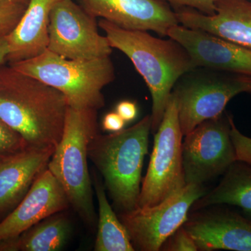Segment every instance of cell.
Instances as JSON below:
<instances>
[{
  "instance_id": "cell-2",
  "label": "cell",
  "mask_w": 251,
  "mask_h": 251,
  "mask_svg": "<svg viewBox=\"0 0 251 251\" xmlns=\"http://www.w3.org/2000/svg\"><path fill=\"white\" fill-rule=\"evenodd\" d=\"M99 24L112 49L125 54L146 82L152 98L151 130L156 131L176 82L196 69L191 56L171 38L163 40L147 31L124 29L104 19Z\"/></svg>"
},
{
  "instance_id": "cell-14",
  "label": "cell",
  "mask_w": 251,
  "mask_h": 251,
  "mask_svg": "<svg viewBox=\"0 0 251 251\" xmlns=\"http://www.w3.org/2000/svg\"><path fill=\"white\" fill-rule=\"evenodd\" d=\"M198 250L251 251V221L227 210L193 216L183 225Z\"/></svg>"
},
{
  "instance_id": "cell-23",
  "label": "cell",
  "mask_w": 251,
  "mask_h": 251,
  "mask_svg": "<svg viewBox=\"0 0 251 251\" xmlns=\"http://www.w3.org/2000/svg\"><path fill=\"white\" fill-rule=\"evenodd\" d=\"M27 6L11 5L0 7V34H8L16 27Z\"/></svg>"
},
{
  "instance_id": "cell-6",
  "label": "cell",
  "mask_w": 251,
  "mask_h": 251,
  "mask_svg": "<svg viewBox=\"0 0 251 251\" xmlns=\"http://www.w3.org/2000/svg\"><path fill=\"white\" fill-rule=\"evenodd\" d=\"M202 69L186 73L173 91L184 136L202 122L223 115L229 100L238 94H251V77Z\"/></svg>"
},
{
  "instance_id": "cell-8",
  "label": "cell",
  "mask_w": 251,
  "mask_h": 251,
  "mask_svg": "<svg viewBox=\"0 0 251 251\" xmlns=\"http://www.w3.org/2000/svg\"><path fill=\"white\" fill-rule=\"evenodd\" d=\"M204 194L202 185L186 184L159 204L121 213L120 220L135 250L159 251L187 221L190 208Z\"/></svg>"
},
{
  "instance_id": "cell-5",
  "label": "cell",
  "mask_w": 251,
  "mask_h": 251,
  "mask_svg": "<svg viewBox=\"0 0 251 251\" xmlns=\"http://www.w3.org/2000/svg\"><path fill=\"white\" fill-rule=\"evenodd\" d=\"M62 92L69 107L98 110L105 105L102 91L115 79L110 56L88 60L63 57L47 50L34 58L10 64Z\"/></svg>"
},
{
  "instance_id": "cell-18",
  "label": "cell",
  "mask_w": 251,
  "mask_h": 251,
  "mask_svg": "<svg viewBox=\"0 0 251 251\" xmlns=\"http://www.w3.org/2000/svg\"><path fill=\"white\" fill-rule=\"evenodd\" d=\"M72 226L58 213L43 220L18 237L0 242V251H57L67 244Z\"/></svg>"
},
{
  "instance_id": "cell-9",
  "label": "cell",
  "mask_w": 251,
  "mask_h": 251,
  "mask_svg": "<svg viewBox=\"0 0 251 251\" xmlns=\"http://www.w3.org/2000/svg\"><path fill=\"white\" fill-rule=\"evenodd\" d=\"M182 143L186 184L202 185L237 161L230 137V117L224 114L200 124Z\"/></svg>"
},
{
  "instance_id": "cell-4",
  "label": "cell",
  "mask_w": 251,
  "mask_h": 251,
  "mask_svg": "<svg viewBox=\"0 0 251 251\" xmlns=\"http://www.w3.org/2000/svg\"><path fill=\"white\" fill-rule=\"evenodd\" d=\"M97 110L69 107L62 138L48 169L62 185L70 205L87 226L97 221L88 168V148L97 130Z\"/></svg>"
},
{
  "instance_id": "cell-16",
  "label": "cell",
  "mask_w": 251,
  "mask_h": 251,
  "mask_svg": "<svg viewBox=\"0 0 251 251\" xmlns=\"http://www.w3.org/2000/svg\"><path fill=\"white\" fill-rule=\"evenodd\" d=\"M55 148L27 147L0 158V211L18 205L36 178L47 168Z\"/></svg>"
},
{
  "instance_id": "cell-21",
  "label": "cell",
  "mask_w": 251,
  "mask_h": 251,
  "mask_svg": "<svg viewBox=\"0 0 251 251\" xmlns=\"http://www.w3.org/2000/svg\"><path fill=\"white\" fill-rule=\"evenodd\" d=\"M27 147L21 135L0 120V158L20 152Z\"/></svg>"
},
{
  "instance_id": "cell-7",
  "label": "cell",
  "mask_w": 251,
  "mask_h": 251,
  "mask_svg": "<svg viewBox=\"0 0 251 251\" xmlns=\"http://www.w3.org/2000/svg\"><path fill=\"white\" fill-rule=\"evenodd\" d=\"M183 137L177 103L172 92L154 136L148 171L140 188L139 207L159 204L186 186Z\"/></svg>"
},
{
  "instance_id": "cell-15",
  "label": "cell",
  "mask_w": 251,
  "mask_h": 251,
  "mask_svg": "<svg viewBox=\"0 0 251 251\" xmlns=\"http://www.w3.org/2000/svg\"><path fill=\"white\" fill-rule=\"evenodd\" d=\"M179 24L251 49V1L219 0L215 14L206 15L193 10L175 12Z\"/></svg>"
},
{
  "instance_id": "cell-25",
  "label": "cell",
  "mask_w": 251,
  "mask_h": 251,
  "mask_svg": "<svg viewBox=\"0 0 251 251\" xmlns=\"http://www.w3.org/2000/svg\"><path fill=\"white\" fill-rule=\"evenodd\" d=\"M178 6H188L206 15H213L216 12V3L219 0H162Z\"/></svg>"
},
{
  "instance_id": "cell-24",
  "label": "cell",
  "mask_w": 251,
  "mask_h": 251,
  "mask_svg": "<svg viewBox=\"0 0 251 251\" xmlns=\"http://www.w3.org/2000/svg\"><path fill=\"white\" fill-rule=\"evenodd\" d=\"M168 243H165L164 251H198L194 239L186 229L180 227L171 237Z\"/></svg>"
},
{
  "instance_id": "cell-28",
  "label": "cell",
  "mask_w": 251,
  "mask_h": 251,
  "mask_svg": "<svg viewBox=\"0 0 251 251\" xmlns=\"http://www.w3.org/2000/svg\"><path fill=\"white\" fill-rule=\"evenodd\" d=\"M6 36V34H0V66L3 65L7 61L9 54V45Z\"/></svg>"
},
{
  "instance_id": "cell-1",
  "label": "cell",
  "mask_w": 251,
  "mask_h": 251,
  "mask_svg": "<svg viewBox=\"0 0 251 251\" xmlns=\"http://www.w3.org/2000/svg\"><path fill=\"white\" fill-rule=\"evenodd\" d=\"M69 107L62 92L11 66H0V120L28 146L55 148Z\"/></svg>"
},
{
  "instance_id": "cell-29",
  "label": "cell",
  "mask_w": 251,
  "mask_h": 251,
  "mask_svg": "<svg viewBox=\"0 0 251 251\" xmlns=\"http://www.w3.org/2000/svg\"><path fill=\"white\" fill-rule=\"evenodd\" d=\"M30 0H0V7L1 6H11V5H22L27 6Z\"/></svg>"
},
{
  "instance_id": "cell-10",
  "label": "cell",
  "mask_w": 251,
  "mask_h": 251,
  "mask_svg": "<svg viewBox=\"0 0 251 251\" xmlns=\"http://www.w3.org/2000/svg\"><path fill=\"white\" fill-rule=\"evenodd\" d=\"M48 50L67 59L88 60L110 56L106 36L99 34L96 18L74 0H57L49 23Z\"/></svg>"
},
{
  "instance_id": "cell-22",
  "label": "cell",
  "mask_w": 251,
  "mask_h": 251,
  "mask_svg": "<svg viewBox=\"0 0 251 251\" xmlns=\"http://www.w3.org/2000/svg\"><path fill=\"white\" fill-rule=\"evenodd\" d=\"M230 137L238 161L251 165V138L242 134L230 117Z\"/></svg>"
},
{
  "instance_id": "cell-26",
  "label": "cell",
  "mask_w": 251,
  "mask_h": 251,
  "mask_svg": "<svg viewBox=\"0 0 251 251\" xmlns=\"http://www.w3.org/2000/svg\"><path fill=\"white\" fill-rule=\"evenodd\" d=\"M126 122L117 112H110L106 114L102 121L104 130L115 133L124 129Z\"/></svg>"
},
{
  "instance_id": "cell-13",
  "label": "cell",
  "mask_w": 251,
  "mask_h": 251,
  "mask_svg": "<svg viewBox=\"0 0 251 251\" xmlns=\"http://www.w3.org/2000/svg\"><path fill=\"white\" fill-rule=\"evenodd\" d=\"M70 206L62 185L46 168L14 211L0 222V242L18 237L34 225Z\"/></svg>"
},
{
  "instance_id": "cell-11",
  "label": "cell",
  "mask_w": 251,
  "mask_h": 251,
  "mask_svg": "<svg viewBox=\"0 0 251 251\" xmlns=\"http://www.w3.org/2000/svg\"><path fill=\"white\" fill-rule=\"evenodd\" d=\"M167 36L186 50L196 68L251 77V49L179 24L171 27Z\"/></svg>"
},
{
  "instance_id": "cell-17",
  "label": "cell",
  "mask_w": 251,
  "mask_h": 251,
  "mask_svg": "<svg viewBox=\"0 0 251 251\" xmlns=\"http://www.w3.org/2000/svg\"><path fill=\"white\" fill-rule=\"evenodd\" d=\"M57 0H30L16 27L6 36L10 64L44 53L49 41L50 14Z\"/></svg>"
},
{
  "instance_id": "cell-19",
  "label": "cell",
  "mask_w": 251,
  "mask_h": 251,
  "mask_svg": "<svg viewBox=\"0 0 251 251\" xmlns=\"http://www.w3.org/2000/svg\"><path fill=\"white\" fill-rule=\"evenodd\" d=\"M196 204L197 209L219 204L237 206L251 216V165L238 160L234 162L220 184Z\"/></svg>"
},
{
  "instance_id": "cell-3",
  "label": "cell",
  "mask_w": 251,
  "mask_h": 251,
  "mask_svg": "<svg viewBox=\"0 0 251 251\" xmlns=\"http://www.w3.org/2000/svg\"><path fill=\"white\" fill-rule=\"evenodd\" d=\"M151 130V115H148L130 128L108 135L97 133L89 145V158L100 172L104 186L121 213L138 207Z\"/></svg>"
},
{
  "instance_id": "cell-12",
  "label": "cell",
  "mask_w": 251,
  "mask_h": 251,
  "mask_svg": "<svg viewBox=\"0 0 251 251\" xmlns=\"http://www.w3.org/2000/svg\"><path fill=\"white\" fill-rule=\"evenodd\" d=\"M94 17L130 30L152 31L167 36L179 25L176 14L162 0H77Z\"/></svg>"
},
{
  "instance_id": "cell-20",
  "label": "cell",
  "mask_w": 251,
  "mask_h": 251,
  "mask_svg": "<svg viewBox=\"0 0 251 251\" xmlns=\"http://www.w3.org/2000/svg\"><path fill=\"white\" fill-rule=\"evenodd\" d=\"M93 184L99 206L98 227L94 251H135L128 230L121 220L117 218L108 202L101 179L94 175Z\"/></svg>"
},
{
  "instance_id": "cell-27",
  "label": "cell",
  "mask_w": 251,
  "mask_h": 251,
  "mask_svg": "<svg viewBox=\"0 0 251 251\" xmlns=\"http://www.w3.org/2000/svg\"><path fill=\"white\" fill-rule=\"evenodd\" d=\"M116 112L126 122L135 120L138 115V107L134 102L123 100L117 105Z\"/></svg>"
}]
</instances>
